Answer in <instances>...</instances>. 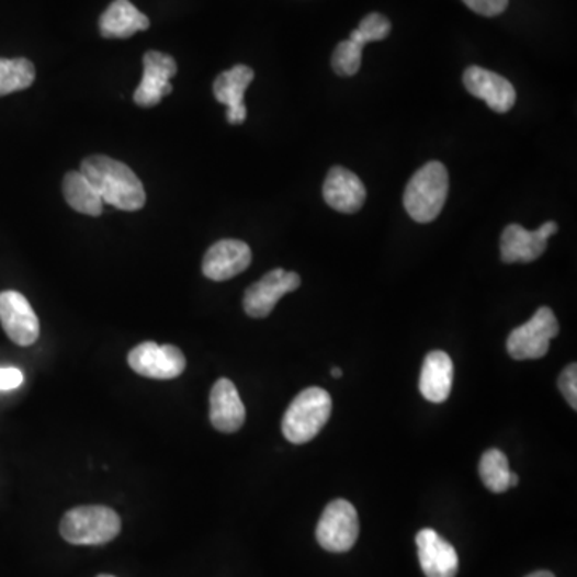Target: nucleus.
<instances>
[{
    "instance_id": "obj_1",
    "label": "nucleus",
    "mask_w": 577,
    "mask_h": 577,
    "mask_svg": "<svg viewBox=\"0 0 577 577\" xmlns=\"http://www.w3.org/2000/svg\"><path fill=\"white\" fill-rule=\"evenodd\" d=\"M81 173L95 188L103 203L121 211H138L145 206L144 183L123 162L108 156H90L83 159Z\"/></svg>"
},
{
    "instance_id": "obj_2",
    "label": "nucleus",
    "mask_w": 577,
    "mask_h": 577,
    "mask_svg": "<svg viewBox=\"0 0 577 577\" xmlns=\"http://www.w3.org/2000/svg\"><path fill=\"white\" fill-rule=\"evenodd\" d=\"M450 191L446 167L433 161L417 170L406 186L403 203L409 217L419 224H430L443 211Z\"/></svg>"
},
{
    "instance_id": "obj_3",
    "label": "nucleus",
    "mask_w": 577,
    "mask_h": 577,
    "mask_svg": "<svg viewBox=\"0 0 577 577\" xmlns=\"http://www.w3.org/2000/svg\"><path fill=\"white\" fill-rule=\"evenodd\" d=\"M332 399L328 392L309 387L298 393L283 419V433L294 444L312 441L328 423Z\"/></svg>"
},
{
    "instance_id": "obj_4",
    "label": "nucleus",
    "mask_w": 577,
    "mask_h": 577,
    "mask_svg": "<svg viewBox=\"0 0 577 577\" xmlns=\"http://www.w3.org/2000/svg\"><path fill=\"white\" fill-rule=\"evenodd\" d=\"M60 533L69 544H108L121 533V518L110 507H76L63 517Z\"/></svg>"
},
{
    "instance_id": "obj_5",
    "label": "nucleus",
    "mask_w": 577,
    "mask_h": 577,
    "mask_svg": "<svg viewBox=\"0 0 577 577\" xmlns=\"http://www.w3.org/2000/svg\"><path fill=\"white\" fill-rule=\"evenodd\" d=\"M557 316L548 307H541L536 315L513 329L507 340V351L517 361L539 360L551 349V340L558 336Z\"/></svg>"
},
{
    "instance_id": "obj_6",
    "label": "nucleus",
    "mask_w": 577,
    "mask_h": 577,
    "mask_svg": "<svg viewBox=\"0 0 577 577\" xmlns=\"http://www.w3.org/2000/svg\"><path fill=\"white\" fill-rule=\"evenodd\" d=\"M360 536V520L357 509L346 499H336L326 507L318 528L316 539L325 551L332 554L349 552Z\"/></svg>"
},
{
    "instance_id": "obj_7",
    "label": "nucleus",
    "mask_w": 577,
    "mask_h": 577,
    "mask_svg": "<svg viewBox=\"0 0 577 577\" xmlns=\"http://www.w3.org/2000/svg\"><path fill=\"white\" fill-rule=\"evenodd\" d=\"M128 366L144 377L169 381L183 374L186 360L179 347L144 342L128 353Z\"/></svg>"
},
{
    "instance_id": "obj_8",
    "label": "nucleus",
    "mask_w": 577,
    "mask_h": 577,
    "mask_svg": "<svg viewBox=\"0 0 577 577\" xmlns=\"http://www.w3.org/2000/svg\"><path fill=\"white\" fill-rule=\"evenodd\" d=\"M0 325L16 346L30 347L39 339V318L20 292H0Z\"/></svg>"
},
{
    "instance_id": "obj_9",
    "label": "nucleus",
    "mask_w": 577,
    "mask_h": 577,
    "mask_svg": "<svg viewBox=\"0 0 577 577\" xmlns=\"http://www.w3.org/2000/svg\"><path fill=\"white\" fill-rule=\"evenodd\" d=\"M301 284V276L294 271L283 269L270 271L246 291L245 302H242L245 312L250 318H267L276 307L278 302L288 292L297 291Z\"/></svg>"
},
{
    "instance_id": "obj_10",
    "label": "nucleus",
    "mask_w": 577,
    "mask_h": 577,
    "mask_svg": "<svg viewBox=\"0 0 577 577\" xmlns=\"http://www.w3.org/2000/svg\"><path fill=\"white\" fill-rule=\"evenodd\" d=\"M558 231L555 222H547L536 231H528L520 225H509L500 238V257L506 263H530L547 249V239Z\"/></svg>"
},
{
    "instance_id": "obj_11",
    "label": "nucleus",
    "mask_w": 577,
    "mask_h": 577,
    "mask_svg": "<svg viewBox=\"0 0 577 577\" xmlns=\"http://www.w3.org/2000/svg\"><path fill=\"white\" fill-rule=\"evenodd\" d=\"M177 75V63L170 55L158 50L146 52L144 57V78L134 93V102L142 108L161 103L172 92L170 79Z\"/></svg>"
},
{
    "instance_id": "obj_12",
    "label": "nucleus",
    "mask_w": 577,
    "mask_h": 577,
    "mask_svg": "<svg viewBox=\"0 0 577 577\" xmlns=\"http://www.w3.org/2000/svg\"><path fill=\"white\" fill-rule=\"evenodd\" d=\"M464 86L476 99L485 100L496 113H509L517 102V92L512 83L497 72L471 66L464 72Z\"/></svg>"
},
{
    "instance_id": "obj_13",
    "label": "nucleus",
    "mask_w": 577,
    "mask_h": 577,
    "mask_svg": "<svg viewBox=\"0 0 577 577\" xmlns=\"http://www.w3.org/2000/svg\"><path fill=\"white\" fill-rule=\"evenodd\" d=\"M252 252L238 239H222L208 248L203 260V273L208 280L228 281L249 269Z\"/></svg>"
},
{
    "instance_id": "obj_14",
    "label": "nucleus",
    "mask_w": 577,
    "mask_h": 577,
    "mask_svg": "<svg viewBox=\"0 0 577 577\" xmlns=\"http://www.w3.org/2000/svg\"><path fill=\"white\" fill-rule=\"evenodd\" d=\"M326 204L342 214H357L366 203V186L357 173L342 166L332 167L323 185Z\"/></svg>"
},
{
    "instance_id": "obj_15",
    "label": "nucleus",
    "mask_w": 577,
    "mask_h": 577,
    "mask_svg": "<svg viewBox=\"0 0 577 577\" xmlns=\"http://www.w3.org/2000/svg\"><path fill=\"white\" fill-rule=\"evenodd\" d=\"M420 566L427 577H455L459 572L457 552L437 531L426 528L416 536Z\"/></svg>"
},
{
    "instance_id": "obj_16",
    "label": "nucleus",
    "mask_w": 577,
    "mask_h": 577,
    "mask_svg": "<svg viewBox=\"0 0 577 577\" xmlns=\"http://www.w3.org/2000/svg\"><path fill=\"white\" fill-rule=\"evenodd\" d=\"M211 422L222 433H235L245 426V403L229 378H218L212 387Z\"/></svg>"
},
{
    "instance_id": "obj_17",
    "label": "nucleus",
    "mask_w": 577,
    "mask_h": 577,
    "mask_svg": "<svg viewBox=\"0 0 577 577\" xmlns=\"http://www.w3.org/2000/svg\"><path fill=\"white\" fill-rule=\"evenodd\" d=\"M253 81V71L246 65L222 72L214 82V95L218 103L227 104V121L229 124H242L248 117L245 104V93Z\"/></svg>"
},
{
    "instance_id": "obj_18",
    "label": "nucleus",
    "mask_w": 577,
    "mask_h": 577,
    "mask_svg": "<svg viewBox=\"0 0 577 577\" xmlns=\"http://www.w3.org/2000/svg\"><path fill=\"white\" fill-rule=\"evenodd\" d=\"M454 366L450 354L432 351L423 361L419 388L423 398L430 403H444L453 391Z\"/></svg>"
},
{
    "instance_id": "obj_19",
    "label": "nucleus",
    "mask_w": 577,
    "mask_h": 577,
    "mask_svg": "<svg viewBox=\"0 0 577 577\" xmlns=\"http://www.w3.org/2000/svg\"><path fill=\"white\" fill-rule=\"evenodd\" d=\"M148 27V16L128 0H114L100 19V33L106 39H127Z\"/></svg>"
},
{
    "instance_id": "obj_20",
    "label": "nucleus",
    "mask_w": 577,
    "mask_h": 577,
    "mask_svg": "<svg viewBox=\"0 0 577 577\" xmlns=\"http://www.w3.org/2000/svg\"><path fill=\"white\" fill-rule=\"evenodd\" d=\"M63 196L75 211L89 217H99L103 212V200L92 183L81 172L66 173L63 180Z\"/></svg>"
},
{
    "instance_id": "obj_21",
    "label": "nucleus",
    "mask_w": 577,
    "mask_h": 577,
    "mask_svg": "<svg viewBox=\"0 0 577 577\" xmlns=\"http://www.w3.org/2000/svg\"><path fill=\"white\" fill-rule=\"evenodd\" d=\"M36 68L26 58H0V97L20 92L33 86Z\"/></svg>"
},
{
    "instance_id": "obj_22",
    "label": "nucleus",
    "mask_w": 577,
    "mask_h": 577,
    "mask_svg": "<svg viewBox=\"0 0 577 577\" xmlns=\"http://www.w3.org/2000/svg\"><path fill=\"white\" fill-rule=\"evenodd\" d=\"M479 476L486 488L493 493H504L510 488L509 459L499 450H489L479 461Z\"/></svg>"
},
{
    "instance_id": "obj_23",
    "label": "nucleus",
    "mask_w": 577,
    "mask_h": 577,
    "mask_svg": "<svg viewBox=\"0 0 577 577\" xmlns=\"http://www.w3.org/2000/svg\"><path fill=\"white\" fill-rule=\"evenodd\" d=\"M363 61V47L353 41H343L337 45L332 55V68L336 75L350 78L357 75Z\"/></svg>"
},
{
    "instance_id": "obj_24",
    "label": "nucleus",
    "mask_w": 577,
    "mask_h": 577,
    "mask_svg": "<svg viewBox=\"0 0 577 577\" xmlns=\"http://www.w3.org/2000/svg\"><path fill=\"white\" fill-rule=\"evenodd\" d=\"M392 24L387 16L381 13H370L361 21L358 30L351 31L350 41L364 47L370 42L384 41L391 34Z\"/></svg>"
},
{
    "instance_id": "obj_25",
    "label": "nucleus",
    "mask_w": 577,
    "mask_h": 577,
    "mask_svg": "<svg viewBox=\"0 0 577 577\" xmlns=\"http://www.w3.org/2000/svg\"><path fill=\"white\" fill-rule=\"evenodd\" d=\"M559 392L565 396L568 405L573 409H577V366L576 364H569L565 371L562 372L558 378Z\"/></svg>"
},
{
    "instance_id": "obj_26",
    "label": "nucleus",
    "mask_w": 577,
    "mask_h": 577,
    "mask_svg": "<svg viewBox=\"0 0 577 577\" xmlns=\"http://www.w3.org/2000/svg\"><path fill=\"white\" fill-rule=\"evenodd\" d=\"M468 9L483 16H497L507 9L509 0H464Z\"/></svg>"
},
{
    "instance_id": "obj_27",
    "label": "nucleus",
    "mask_w": 577,
    "mask_h": 577,
    "mask_svg": "<svg viewBox=\"0 0 577 577\" xmlns=\"http://www.w3.org/2000/svg\"><path fill=\"white\" fill-rule=\"evenodd\" d=\"M23 372L16 367H0V392L15 391L23 384Z\"/></svg>"
},
{
    "instance_id": "obj_28",
    "label": "nucleus",
    "mask_w": 577,
    "mask_h": 577,
    "mask_svg": "<svg viewBox=\"0 0 577 577\" xmlns=\"http://www.w3.org/2000/svg\"><path fill=\"white\" fill-rule=\"evenodd\" d=\"M527 577H555L554 573L551 572H536L533 575Z\"/></svg>"
},
{
    "instance_id": "obj_29",
    "label": "nucleus",
    "mask_w": 577,
    "mask_h": 577,
    "mask_svg": "<svg viewBox=\"0 0 577 577\" xmlns=\"http://www.w3.org/2000/svg\"><path fill=\"white\" fill-rule=\"evenodd\" d=\"M517 485H518V475L513 474L512 472V476H510V488H513V486H517Z\"/></svg>"
},
{
    "instance_id": "obj_30",
    "label": "nucleus",
    "mask_w": 577,
    "mask_h": 577,
    "mask_svg": "<svg viewBox=\"0 0 577 577\" xmlns=\"http://www.w3.org/2000/svg\"><path fill=\"white\" fill-rule=\"evenodd\" d=\"M342 370H339V367H333L332 370V377L339 378L342 377Z\"/></svg>"
},
{
    "instance_id": "obj_31",
    "label": "nucleus",
    "mask_w": 577,
    "mask_h": 577,
    "mask_svg": "<svg viewBox=\"0 0 577 577\" xmlns=\"http://www.w3.org/2000/svg\"><path fill=\"white\" fill-rule=\"evenodd\" d=\"M99 577H114V576H110V575H102V576H99Z\"/></svg>"
}]
</instances>
